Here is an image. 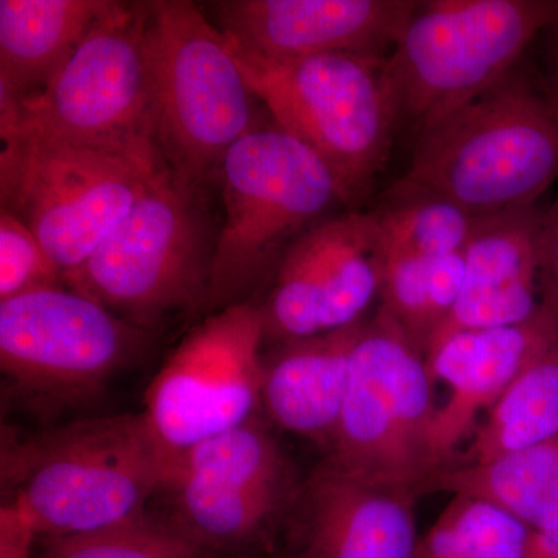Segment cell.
Listing matches in <instances>:
<instances>
[{
  "instance_id": "32",
  "label": "cell",
  "mask_w": 558,
  "mask_h": 558,
  "mask_svg": "<svg viewBox=\"0 0 558 558\" xmlns=\"http://www.w3.org/2000/svg\"><path fill=\"white\" fill-rule=\"evenodd\" d=\"M279 558H296V557H295V556H293V554H290V556L279 557Z\"/></svg>"
},
{
  "instance_id": "18",
  "label": "cell",
  "mask_w": 558,
  "mask_h": 558,
  "mask_svg": "<svg viewBox=\"0 0 558 558\" xmlns=\"http://www.w3.org/2000/svg\"><path fill=\"white\" fill-rule=\"evenodd\" d=\"M543 220L537 205L481 216L464 248L461 295L427 349L461 330L517 325L539 310Z\"/></svg>"
},
{
  "instance_id": "8",
  "label": "cell",
  "mask_w": 558,
  "mask_h": 558,
  "mask_svg": "<svg viewBox=\"0 0 558 558\" xmlns=\"http://www.w3.org/2000/svg\"><path fill=\"white\" fill-rule=\"evenodd\" d=\"M558 0L418 2L387 57L399 120L414 132L490 89L515 70Z\"/></svg>"
},
{
  "instance_id": "14",
  "label": "cell",
  "mask_w": 558,
  "mask_h": 558,
  "mask_svg": "<svg viewBox=\"0 0 558 558\" xmlns=\"http://www.w3.org/2000/svg\"><path fill=\"white\" fill-rule=\"evenodd\" d=\"M376 211L349 209L304 231L279 260L260 307L264 343L306 339L362 322L380 293Z\"/></svg>"
},
{
  "instance_id": "13",
  "label": "cell",
  "mask_w": 558,
  "mask_h": 558,
  "mask_svg": "<svg viewBox=\"0 0 558 558\" xmlns=\"http://www.w3.org/2000/svg\"><path fill=\"white\" fill-rule=\"evenodd\" d=\"M263 347V312L247 301L213 312L174 349L143 411L167 465L260 413Z\"/></svg>"
},
{
  "instance_id": "2",
  "label": "cell",
  "mask_w": 558,
  "mask_h": 558,
  "mask_svg": "<svg viewBox=\"0 0 558 558\" xmlns=\"http://www.w3.org/2000/svg\"><path fill=\"white\" fill-rule=\"evenodd\" d=\"M165 472L167 459L143 413L81 418L3 444V502L49 542L148 512Z\"/></svg>"
},
{
  "instance_id": "27",
  "label": "cell",
  "mask_w": 558,
  "mask_h": 558,
  "mask_svg": "<svg viewBox=\"0 0 558 558\" xmlns=\"http://www.w3.org/2000/svg\"><path fill=\"white\" fill-rule=\"evenodd\" d=\"M65 286L64 274L38 238L11 213L0 209V301Z\"/></svg>"
},
{
  "instance_id": "4",
  "label": "cell",
  "mask_w": 558,
  "mask_h": 558,
  "mask_svg": "<svg viewBox=\"0 0 558 558\" xmlns=\"http://www.w3.org/2000/svg\"><path fill=\"white\" fill-rule=\"evenodd\" d=\"M230 47L271 121L328 167L341 202L355 207L365 201L387 168L400 123L387 58L330 53L275 61Z\"/></svg>"
},
{
  "instance_id": "19",
  "label": "cell",
  "mask_w": 558,
  "mask_h": 558,
  "mask_svg": "<svg viewBox=\"0 0 558 558\" xmlns=\"http://www.w3.org/2000/svg\"><path fill=\"white\" fill-rule=\"evenodd\" d=\"M362 323L284 341L264 352L260 411L271 424L328 451L343 409Z\"/></svg>"
},
{
  "instance_id": "31",
  "label": "cell",
  "mask_w": 558,
  "mask_h": 558,
  "mask_svg": "<svg viewBox=\"0 0 558 558\" xmlns=\"http://www.w3.org/2000/svg\"><path fill=\"white\" fill-rule=\"evenodd\" d=\"M549 28H553L556 35H554V51L553 58H550L548 81H545V84L548 87L550 97L558 105V20Z\"/></svg>"
},
{
  "instance_id": "23",
  "label": "cell",
  "mask_w": 558,
  "mask_h": 558,
  "mask_svg": "<svg viewBox=\"0 0 558 558\" xmlns=\"http://www.w3.org/2000/svg\"><path fill=\"white\" fill-rule=\"evenodd\" d=\"M465 277L464 250L449 255H413L385 248L381 258V307L425 354L461 295Z\"/></svg>"
},
{
  "instance_id": "25",
  "label": "cell",
  "mask_w": 558,
  "mask_h": 558,
  "mask_svg": "<svg viewBox=\"0 0 558 558\" xmlns=\"http://www.w3.org/2000/svg\"><path fill=\"white\" fill-rule=\"evenodd\" d=\"M376 215L385 248L425 258L462 252L481 218L453 202L398 190Z\"/></svg>"
},
{
  "instance_id": "1",
  "label": "cell",
  "mask_w": 558,
  "mask_h": 558,
  "mask_svg": "<svg viewBox=\"0 0 558 558\" xmlns=\"http://www.w3.org/2000/svg\"><path fill=\"white\" fill-rule=\"evenodd\" d=\"M558 180V105L523 65L429 121L392 186L453 202L475 216L535 207Z\"/></svg>"
},
{
  "instance_id": "20",
  "label": "cell",
  "mask_w": 558,
  "mask_h": 558,
  "mask_svg": "<svg viewBox=\"0 0 558 558\" xmlns=\"http://www.w3.org/2000/svg\"><path fill=\"white\" fill-rule=\"evenodd\" d=\"M112 0H0V106L40 94Z\"/></svg>"
},
{
  "instance_id": "9",
  "label": "cell",
  "mask_w": 558,
  "mask_h": 558,
  "mask_svg": "<svg viewBox=\"0 0 558 558\" xmlns=\"http://www.w3.org/2000/svg\"><path fill=\"white\" fill-rule=\"evenodd\" d=\"M433 381L424 352L391 315L380 310L363 319L343 409L323 464L418 492L442 470L433 451L438 414Z\"/></svg>"
},
{
  "instance_id": "29",
  "label": "cell",
  "mask_w": 558,
  "mask_h": 558,
  "mask_svg": "<svg viewBox=\"0 0 558 558\" xmlns=\"http://www.w3.org/2000/svg\"><path fill=\"white\" fill-rule=\"evenodd\" d=\"M545 303L558 318V201L545 211L542 241V274Z\"/></svg>"
},
{
  "instance_id": "22",
  "label": "cell",
  "mask_w": 558,
  "mask_h": 558,
  "mask_svg": "<svg viewBox=\"0 0 558 558\" xmlns=\"http://www.w3.org/2000/svg\"><path fill=\"white\" fill-rule=\"evenodd\" d=\"M558 435V343L531 363L487 411L453 465H475ZM451 465V468H453Z\"/></svg>"
},
{
  "instance_id": "12",
  "label": "cell",
  "mask_w": 558,
  "mask_h": 558,
  "mask_svg": "<svg viewBox=\"0 0 558 558\" xmlns=\"http://www.w3.org/2000/svg\"><path fill=\"white\" fill-rule=\"evenodd\" d=\"M149 336L68 286L0 301L3 395L40 413L83 405L130 365Z\"/></svg>"
},
{
  "instance_id": "17",
  "label": "cell",
  "mask_w": 558,
  "mask_h": 558,
  "mask_svg": "<svg viewBox=\"0 0 558 558\" xmlns=\"http://www.w3.org/2000/svg\"><path fill=\"white\" fill-rule=\"evenodd\" d=\"M558 343V318L543 301L531 318L502 328L461 330L425 352L433 380L447 399L433 425V451L442 470L454 464V449L490 407L539 355Z\"/></svg>"
},
{
  "instance_id": "24",
  "label": "cell",
  "mask_w": 558,
  "mask_h": 558,
  "mask_svg": "<svg viewBox=\"0 0 558 558\" xmlns=\"http://www.w3.org/2000/svg\"><path fill=\"white\" fill-rule=\"evenodd\" d=\"M532 529L484 499L453 495L416 558H527Z\"/></svg>"
},
{
  "instance_id": "21",
  "label": "cell",
  "mask_w": 558,
  "mask_h": 558,
  "mask_svg": "<svg viewBox=\"0 0 558 558\" xmlns=\"http://www.w3.org/2000/svg\"><path fill=\"white\" fill-rule=\"evenodd\" d=\"M450 492L484 499L532 531L558 526V435L537 446L475 465H453L429 476L418 494Z\"/></svg>"
},
{
  "instance_id": "15",
  "label": "cell",
  "mask_w": 558,
  "mask_h": 558,
  "mask_svg": "<svg viewBox=\"0 0 558 558\" xmlns=\"http://www.w3.org/2000/svg\"><path fill=\"white\" fill-rule=\"evenodd\" d=\"M216 27L263 60L347 53L387 58L413 16V0H220Z\"/></svg>"
},
{
  "instance_id": "3",
  "label": "cell",
  "mask_w": 558,
  "mask_h": 558,
  "mask_svg": "<svg viewBox=\"0 0 558 558\" xmlns=\"http://www.w3.org/2000/svg\"><path fill=\"white\" fill-rule=\"evenodd\" d=\"M146 49L154 143L167 170L189 189L218 180L231 146L264 123L229 39L186 0L148 2Z\"/></svg>"
},
{
  "instance_id": "10",
  "label": "cell",
  "mask_w": 558,
  "mask_h": 558,
  "mask_svg": "<svg viewBox=\"0 0 558 558\" xmlns=\"http://www.w3.org/2000/svg\"><path fill=\"white\" fill-rule=\"evenodd\" d=\"M0 135L2 209L38 238L64 279L90 258L165 171L33 132Z\"/></svg>"
},
{
  "instance_id": "16",
  "label": "cell",
  "mask_w": 558,
  "mask_h": 558,
  "mask_svg": "<svg viewBox=\"0 0 558 558\" xmlns=\"http://www.w3.org/2000/svg\"><path fill=\"white\" fill-rule=\"evenodd\" d=\"M416 487L323 464L301 484L289 519L296 558H416Z\"/></svg>"
},
{
  "instance_id": "5",
  "label": "cell",
  "mask_w": 558,
  "mask_h": 558,
  "mask_svg": "<svg viewBox=\"0 0 558 558\" xmlns=\"http://www.w3.org/2000/svg\"><path fill=\"white\" fill-rule=\"evenodd\" d=\"M223 219L205 312L247 303L279 260L322 220L339 186L300 140L264 121L231 146L218 174Z\"/></svg>"
},
{
  "instance_id": "28",
  "label": "cell",
  "mask_w": 558,
  "mask_h": 558,
  "mask_svg": "<svg viewBox=\"0 0 558 558\" xmlns=\"http://www.w3.org/2000/svg\"><path fill=\"white\" fill-rule=\"evenodd\" d=\"M38 532L24 513L14 506L2 502L0 509V558H35L33 548Z\"/></svg>"
},
{
  "instance_id": "26",
  "label": "cell",
  "mask_w": 558,
  "mask_h": 558,
  "mask_svg": "<svg viewBox=\"0 0 558 558\" xmlns=\"http://www.w3.org/2000/svg\"><path fill=\"white\" fill-rule=\"evenodd\" d=\"M36 558H205L163 517L146 512L100 531L49 539Z\"/></svg>"
},
{
  "instance_id": "11",
  "label": "cell",
  "mask_w": 558,
  "mask_h": 558,
  "mask_svg": "<svg viewBox=\"0 0 558 558\" xmlns=\"http://www.w3.org/2000/svg\"><path fill=\"white\" fill-rule=\"evenodd\" d=\"M263 411L172 459L163 519L205 558H253L290 517L301 486Z\"/></svg>"
},
{
  "instance_id": "6",
  "label": "cell",
  "mask_w": 558,
  "mask_h": 558,
  "mask_svg": "<svg viewBox=\"0 0 558 558\" xmlns=\"http://www.w3.org/2000/svg\"><path fill=\"white\" fill-rule=\"evenodd\" d=\"M148 2H110L40 94L0 106V134L33 132L167 170L154 143Z\"/></svg>"
},
{
  "instance_id": "7",
  "label": "cell",
  "mask_w": 558,
  "mask_h": 558,
  "mask_svg": "<svg viewBox=\"0 0 558 558\" xmlns=\"http://www.w3.org/2000/svg\"><path fill=\"white\" fill-rule=\"evenodd\" d=\"M216 240L205 191L165 170L65 286L153 332L167 318L205 310Z\"/></svg>"
},
{
  "instance_id": "30",
  "label": "cell",
  "mask_w": 558,
  "mask_h": 558,
  "mask_svg": "<svg viewBox=\"0 0 558 558\" xmlns=\"http://www.w3.org/2000/svg\"><path fill=\"white\" fill-rule=\"evenodd\" d=\"M527 558H558V526L532 532Z\"/></svg>"
}]
</instances>
